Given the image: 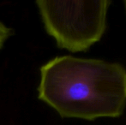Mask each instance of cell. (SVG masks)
<instances>
[{
    "label": "cell",
    "mask_w": 126,
    "mask_h": 125,
    "mask_svg": "<svg viewBox=\"0 0 126 125\" xmlns=\"http://www.w3.org/2000/svg\"><path fill=\"white\" fill-rule=\"evenodd\" d=\"M38 97L62 117H118L126 106V69L118 63L57 57L40 68Z\"/></svg>",
    "instance_id": "1"
},
{
    "label": "cell",
    "mask_w": 126,
    "mask_h": 125,
    "mask_svg": "<svg viewBox=\"0 0 126 125\" xmlns=\"http://www.w3.org/2000/svg\"><path fill=\"white\" fill-rule=\"evenodd\" d=\"M111 0H38L46 31L60 49L87 52L106 29Z\"/></svg>",
    "instance_id": "2"
},
{
    "label": "cell",
    "mask_w": 126,
    "mask_h": 125,
    "mask_svg": "<svg viewBox=\"0 0 126 125\" xmlns=\"http://www.w3.org/2000/svg\"><path fill=\"white\" fill-rule=\"evenodd\" d=\"M12 35V30L0 22V49L3 46L6 40Z\"/></svg>",
    "instance_id": "3"
},
{
    "label": "cell",
    "mask_w": 126,
    "mask_h": 125,
    "mask_svg": "<svg viewBox=\"0 0 126 125\" xmlns=\"http://www.w3.org/2000/svg\"><path fill=\"white\" fill-rule=\"evenodd\" d=\"M125 10H126V1H125Z\"/></svg>",
    "instance_id": "4"
}]
</instances>
